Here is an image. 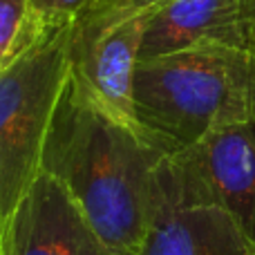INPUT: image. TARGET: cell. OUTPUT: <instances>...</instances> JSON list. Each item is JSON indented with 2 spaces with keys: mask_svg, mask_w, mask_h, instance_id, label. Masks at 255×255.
I'll return each instance as SVG.
<instances>
[{
  "mask_svg": "<svg viewBox=\"0 0 255 255\" xmlns=\"http://www.w3.org/2000/svg\"><path fill=\"white\" fill-rule=\"evenodd\" d=\"M148 13L150 9H126L103 0L72 25L70 38L72 79L97 106L132 126V83Z\"/></svg>",
  "mask_w": 255,
  "mask_h": 255,
  "instance_id": "obj_5",
  "label": "cell"
},
{
  "mask_svg": "<svg viewBox=\"0 0 255 255\" xmlns=\"http://www.w3.org/2000/svg\"><path fill=\"white\" fill-rule=\"evenodd\" d=\"M0 255H2V251H0Z\"/></svg>",
  "mask_w": 255,
  "mask_h": 255,
  "instance_id": "obj_13",
  "label": "cell"
},
{
  "mask_svg": "<svg viewBox=\"0 0 255 255\" xmlns=\"http://www.w3.org/2000/svg\"><path fill=\"white\" fill-rule=\"evenodd\" d=\"M103 0H29L31 20L38 25H72Z\"/></svg>",
  "mask_w": 255,
  "mask_h": 255,
  "instance_id": "obj_10",
  "label": "cell"
},
{
  "mask_svg": "<svg viewBox=\"0 0 255 255\" xmlns=\"http://www.w3.org/2000/svg\"><path fill=\"white\" fill-rule=\"evenodd\" d=\"M132 110L134 124L166 154L184 152L220 128L255 121V52L202 45L141 58Z\"/></svg>",
  "mask_w": 255,
  "mask_h": 255,
  "instance_id": "obj_2",
  "label": "cell"
},
{
  "mask_svg": "<svg viewBox=\"0 0 255 255\" xmlns=\"http://www.w3.org/2000/svg\"><path fill=\"white\" fill-rule=\"evenodd\" d=\"M136 255H255L184 152H161L152 170L150 217Z\"/></svg>",
  "mask_w": 255,
  "mask_h": 255,
  "instance_id": "obj_4",
  "label": "cell"
},
{
  "mask_svg": "<svg viewBox=\"0 0 255 255\" xmlns=\"http://www.w3.org/2000/svg\"><path fill=\"white\" fill-rule=\"evenodd\" d=\"M202 45H226L253 52L244 0L159 2L148 13L139 61Z\"/></svg>",
  "mask_w": 255,
  "mask_h": 255,
  "instance_id": "obj_7",
  "label": "cell"
},
{
  "mask_svg": "<svg viewBox=\"0 0 255 255\" xmlns=\"http://www.w3.org/2000/svg\"><path fill=\"white\" fill-rule=\"evenodd\" d=\"M2 255H117L103 242L70 190L40 172L9 220Z\"/></svg>",
  "mask_w": 255,
  "mask_h": 255,
  "instance_id": "obj_6",
  "label": "cell"
},
{
  "mask_svg": "<svg viewBox=\"0 0 255 255\" xmlns=\"http://www.w3.org/2000/svg\"><path fill=\"white\" fill-rule=\"evenodd\" d=\"M247 4V18H249V31H251V45L255 52V0H244Z\"/></svg>",
  "mask_w": 255,
  "mask_h": 255,
  "instance_id": "obj_12",
  "label": "cell"
},
{
  "mask_svg": "<svg viewBox=\"0 0 255 255\" xmlns=\"http://www.w3.org/2000/svg\"><path fill=\"white\" fill-rule=\"evenodd\" d=\"M184 154L255 249V121L220 128Z\"/></svg>",
  "mask_w": 255,
  "mask_h": 255,
  "instance_id": "obj_8",
  "label": "cell"
},
{
  "mask_svg": "<svg viewBox=\"0 0 255 255\" xmlns=\"http://www.w3.org/2000/svg\"><path fill=\"white\" fill-rule=\"evenodd\" d=\"M31 27L29 0H0V67L16 54Z\"/></svg>",
  "mask_w": 255,
  "mask_h": 255,
  "instance_id": "obj_9",
  "label": "cell"
},
{
  "mask_svg": "<svg viewBox=\"0 0 255 255\" xmlns=\"http://www.w3.org/2000/svg\"><path fill=\"white\" fill-rule=\"evenodd\" d=\"M72 25L31 20L27 38L0 67V240L43 172L45 139L70 76Z\"/></svg>",
  "mask_w": 255,
  "mask_h": 255,
  "instance_id": "obj_3",
  "label": "cell"
},
{
  "mask_svg": "<svg viewBox=\"0 0 255 255\" xmlns=\"http://www.w3.org/2000/svg\"><path fill=\"white\" fill-rule=\"evenodd\" d=\"M159 154L141 128L106 112L67 76L45 139L43 172L70 190L117 255L139 253Z\"/></svg>",
  "mask_w": 255,
  "mask_h": 255,
  "instance_id": "obj_1",
  "label": "cell"
},
{
  "mask_svg": "<svg viewBox=\"0 0 255 255\" xmlns=\"http://www.w3.org/2000/svg\"><path fill=\"white\" fill-rule=\"evenodd\" d=\"M115 2H119L121 7H126V9H152V7H157L159 2H163V0H115Z\"/></svg>",
  "mask_w": 255,
  "mask_h": 255,
  "instance_id": "obj_11",
  "label": "cell"
}]
</instances>
